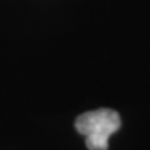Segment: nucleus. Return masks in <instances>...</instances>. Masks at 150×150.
Listing matches in <instances>:
<instances>
[{
    "label": "nucleus",
    "mask_w": 150,
    "mask_h": 150,
    "mask_svg": "<svg viewBox=\"0 0 150 150\" xmlns=\"http://www.w3.org/2000/svg\"><path fill=\"white\" fill-rule=\"evenodd\" d=\"M121 125L119 114L111 109L86 111L75 120L78 133L85 137L89 150H108L109 138Z\"/></svg>",
    "instance_id": "obj_1"
}]
</instances>
